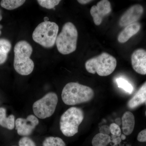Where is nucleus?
Returning <instances> with one entry per match:
<instances>
[{"label":"nucleus","mask_w":146,"mask_h":146,"mask_svg":"<svg viewBox=\"0 0 146 146\" xmlns=\"http://www.w3.org/2000/svg\"><path fill=\"white\" fill-rule=\"evenodd\" d=\"M94 96L93 89L77 82H69L66 84L61 94L63 102L68 105H75L89 102Z\"/></svg>","instance_id":"nucleus-1"},{"label":"nucleus","mask_w":146,"mask_h":146,"mask_svg":"<svg viewBox=\"0 0 146 146\" xmlns=\"http://www.w3.org/2000/svg\"><path fill=\"white\" fill-rule=\"evenodd\" d=\"M32 52V47L26 41L18 42L14 47L13 66L21 75H29L34 70V62L30 58Z\"/></svg>","instance_id":"nucleus-2"},{"label":"nucleus","mask_w":146,"mask_h":146,"mask_svg":"<svg viewBox=\"0 0 146 146\" xmlns=\"http://www.w3.org/2000/svg\"><path fill=\"white\" fill-rule=\"evenodd\" d=\"M117 61L116 58L106 52H103L99 55L87 60L85 64L88 72L96 73L101 76H109L116 69Z\"/></svg>","instance_id":"nucleus-3"},{"label":"nucleus","mask_w":146,"mask_h":146,"mask_svg":"<svg viewBox=\"0 0 146 146\" xmlns=\"http://www.w3.org/2000/svg\"><path fill=\"white\" fill-rule=\"evenodd\" d=\"M78 33L71 22L64 24L61 32L58 35L56 44L58 50L61 54H70L76 49Z\"/></svg>","instance_id":"nucleus-4"},{"label":"nucleus","mask_w":146,"mask_h":146,"mask_svg":"<svg viewBox=\"0 0 146 146\" xmlns=\"http://www.w3.org/2000/svg\"><path fill=\"white\" fill-rule=\"evenodd\" d=\"M84 118V113L81 108L72 107L67 110L60 119V129L63 135L71 137L76 134Z\"/></svg>","instance_id":"nucleus-5"},{"label":"nucleus","mask_w":146,"mask_h":146,"mask_svg":"<svg viewBox=\"0 0 146 146\" xmlns=\"http://www.w3.org/2000/svg\"><path fill=\"white\" fill-rule=\"evenodd\" d=\"M58 31V26L56 23L44 21L35 29L33 33V39L44 48H51L55 44Z\"/></svg>","instance_id":"nucleus-6"},{"label":"nucleus","mask_w":146,"mask_h":146,"mask_svg":"<svg viewBox=\"0 0 146 146\" xmlns=\"http://www.w3.org/2000/svg\"><path fill=\"white\" fill-rule=\"evenodd\" d=\"M58 98L53 92L46 94L40 100L33 104V110L35 115L41 119H44L52 116L55 111Z\"/></svg>","instance_id":"nucleus-7"},{"label":"nucleus","mask_w":146,"mask_h":146,"mask_svg":"<svg viewBox=\"0 0 146 146\" xmlns=\"http://www.w3.org/2000/svg\"><path fill=\"white\" fill-rule=\"evenodd\" d=\"M39 123L38 119L33 115H29L27 119L18 118L15 121L17 133L21 136H29Z\"/></svg>","instance_id":"nucleus-8"},{"label":"nucleus","mask_w":146,"mask_h":146,"mask_svg":"<svg viewBox=\"0 0 146 146\" xmlns=\"http://www.w3.org/2000/svg\"><path fill=\"white\" fill-rule=\"evenodd\" d=\"M111 10V4L108 0H102L98 2L96 5L93 6L90 10V13L95 25H100L103 18L109 14Z\"/></svg>","instance_id":"nucleus-9"},{"label":"nucleus","mask_w":146,"mask_h":146,"mask_svg":"<svg viewBox=\"0 0 146 146\" xmlns=\"http://www.w3.org/2000/svg\"><path fill=\"white\" fill-rule=\"evenodd\" d=\"M143 12V8L140 5L132 6L121 16L119 21V25L121 27H126L137 23Z\"/></svg>","instance_id":"nucleus-10"},{"label":"nucleus","mask_w":146,"mask_h":146,"mask_svg":"<svg viewBox=\"0 0 146 146\" xmlns=\"http://www.w3.org/2000/svg\"><path fill=\"white\" fill-rule=\"evenodd\" d=\"M131 62L133 70L138 74H146V51L138 49L133 53Z\"/></svg>","instance_id":"nucleus-11"},{"label":"nucleus","mask_w":146,"mask_h":146,"mask_svg":"<svg viewBox=\"0 0 146 146\" xmlns=\"http://www.w3.org/2000/svg\"><path fill=\"white\" fill-rule=\"evenodd\" d=\"M146 101V82L141 86L136 94L127 102L129 108L133 109Z\"/></svg>","instance_id":"nucleus-12"},{"label":"nucleus","mask_w":146,"mask_h":146,"mask_svg":"<svg viewBox=\"0 0 146 146\" xmlns=\"http://www.w3.org/2000/svg\"><path fill=\"white\" fill-rule=\"evenodd\" d=\"M141 27V25L138 22L125 27L118 35V42L121 43H124L127 42L131 37L138 33Z\"/></svg>","instance_id":"nucleus-13"},{"label":"nucleus","mask_w":146,"mask_h":146,"mask_svg":"<svg viewBox=\"0 0 146 146\" xmlns=\"http://www.w3.org/2000/svg\"><path fill=\"white\" fill-rule=\"evenodd\" d=\"M122 124L124 134L127 136L130 135L135 126V118L132 112L127 111L124 113L122 117Z\"/></svg>","instance_id":"nucleus-14"},{"label":"nucleus","mask_w":146,"mask_h":146,"mask_svg":"<svg viewBox=\"0 0 146 146\" xmlns=\"http://www.w3.org/2000/svg\"><path fill=\"white\" fill-rule=\"evenodd\" d=\"M0 125L7 129H13L15 125V117L11 115L6 116V111L4 108H0Z\"/></svg>","instance_id":"nucleus-15"},{"label":"nucleus","mask_w":146,"mask_h":146,"mask_svg":"<svg viewBox=\"0 0 146 146\" xmlns=\"http://www.w3.org/2000/svg\"><path fill=\"white\" fill-rule=\"evenodd\" d=\"M111 142L109 135H104L101 133L97 134L92 139L93 146H106Z\"/></svg>","instance_id":"nucleus-16"},{"label":"nucleus","mask_w":146,"mask_h":146,"mask_svg":"<svg viewBox=\"0 0 146 146\" xmlns=\"http://www.w3.org/2000/svg\"><path fill=\"white\" fill-rule=\"evenodd\" d=\"M25 2V0H3L1 2V5L7 10H13L20 7Z\"/></svg>","instance_id":"nucleus-17"},{"label":"nucleus","mask_w":146,"mask_h":146,"mask_svg":"<svg viewBox=\"0 0 146 146\" xmlns=\"http://www.w3.org/2000/svg\"><path fill=\"white\" fill-rule=\"evenodd\" d=\"M43 146H66L64 141L58 137H49L43 143Z\"/></svg>","instance_id":"nucleus-18"},{"label":"nucleus","mask_w":146,"mask_h":146,"mask_svg":"<svg viewBox=\"0 0 146 146\" xmlns=\"http://www.w3.org/2000/svg\"><path fill=\"white\" fill-rule=\"evenodd\" d=\"M117 84L119 88L123 89L126 92L131 94L133 92V88L131 84L125 79L118 78L116 80Z\"/></svg>","instance_id":"nucleus-19"},{"label":"nucleus","mask_w":146,"mask_h":146,"mask_svg":"<svg viewBox=\"0 0 146 146\" xmlns=\"http://www.w3.org/2000/svg\"><path fill=\"white\" fill-rule=\"evenodd\" d=\"M37 2L39 4V5L44 8H46L47 9H51L54 8L57 5L60 1L58 0H38Z\"/></svg>","instance_id":"nucleus-20"},{"label":"nucleus","mask_w":146,"mask_h":146,"mask_svg":"<svg viewBox=\"0 0 146 146\" xmlns=\"http://www.w3.org/2000/svg\"><path fill=\"white\" fill-rule=\"evenodd\" d=\"M11 47V44L7 39H0V52L8 54Z\"/></svg>","instance_id":"nucleus-21"},{"label":"nucleus","mask_w":146,"mask_h":146,"mask_svg":"<svg viewBox=\"0 0 146 146\" xmlns=\"http://www.w3.org/2000/svg\"><path fill=\"white\" fill-rule=\"evenodd\" d=\"M110 133H112V135L117 137H119L121 136V128L117 124L112 123L110 126Z\"/></svg>","instance_id":"nucleus-22"},{"label":"nucleus","mask_w":146,"mask_h":146,"mask_svg":"<svg viewBox=\"0 0 146 146\" xmlns=\"http://www.w3.org/2000/svg\"><path fill=\"white\" fill-rule=\"evenodd\" d=\"M19 146H36L33 141L27 137H23L19 142Z\"/></svg>","instance_id":"nucleus-23"},{"label":"nucleus","mask_w":146,"mask_h":146,"mask_svg":"<svg viewBox=\"0 0 146 146\" xmlns=\"http://www.w3.org/2000/svg\"><path fill=\"white\" fill-rule=\"evenodd\" d=\"M137 140L140 142H146V129L138 133Z\"/></svg>","instance_id":"nucleus-24"},{"label":"nucleus","mask_w":146,"mask_h":146,"mask_svg":"<svg viewBox=\"0 0 146 146\" xmlns=\"http://www.w3.org/2000/svg\"><path fill=\"white\" fill-rule=\"evenodd\" d=\"M100 133L104 135H109L110 133V128L108 125H104L101 127L100 129Z\"/></svg>","instance_id":"nucleus-25"},{"label":"nucleus","mask_w":146,"mask_h":146,"mask_svg":"<svg viewBox=\"0 0 146 146\" xmlns=\"http://www.w3.org/2000/svg\"><path fill=\"white\" fill-rule=\"evenodd\" d=\"M121 141V139L119 137H118L117 138H114L112 141L113 143H115V145H117Z\"/></svg>","instance_id":"nucleus-26"},{"label":"nucleus","mask_w":146,"mask_h":146,"mask_svg":"<svg viewBox=\"0 0 146 146\" xmlns=\"http://www.w3.org/2000/svg\"><path fill=\"white\" fill-rule=\"evenodd\" d=\"M91 1H91V0H78V2L79 3L82 5L86 4Z\"/></svg>","instance_id":"nucleus-27"},{"label":"nucleus","mask_w":146,"mask_h":146,"mask_svg":"<svg viewBox=\"0 0 146 146\" xmlns=\"http://www.w3.org/2000/svg\"><path fill=\"white\" fill-rule=\"evenodd\" d=\"M121 140H124L126 139V136L124 134H122V135H121Z\"/></svg>","instance_id":"nucleus-28"},{"label":"nucleus","mask_w":146,"mask_h":146,"mask_svg":"<svg viewBox=\"0 0 146 146\" xmlns=\"http://www.w3.org/2000/svg\"><path fill=\"white\" fill-rule=\"evenodd\" d=\"M49 19L48 17H46L44 18V22H47V21H48Z\"/></svg>","instance_id":"nucleus-29"},{"label":"nucleus","mask_w":146,"mask_h":146,"mask_svg":"<svg viewBox=\"0 0 146 146\" xmlns=\"http://www.w3.org/2000/svg\"><path fill=\"white\" fill-rule=\"evenodd\" d=\"M2 19V16L1 15V11L0 10V21H1Z\"/></svg>","instance_id":"nucleus-30"},{"label":"nucleus","mask_w":146,"mask_h":146,"mask_svg":"<svg viewBox=\"0 0 146 146\" xmlns=\"http://www.w3.org/2000/svg\"><path fill=\"white\" fill-rule=\"evenodd\" d=\"M3 28V26L1 25H0V35L1 34V29Z\"/></svg>","instance_id":"nucleus-31"},{"label":"nucleus","mask_w":146,"mask_h":146,"mask_svg":"<svg viewBox=\"0 0 146 146\" xmlns=\"http://www.w3.org/2000/svg\"><path fill=\"white\" fill-rule=\"evenodd\" d=\"M145 104H146V101L145 102ZM145 115H146V112H145Z\"/></svg>","instance_id":"nucleus-32"}]
</instances>
